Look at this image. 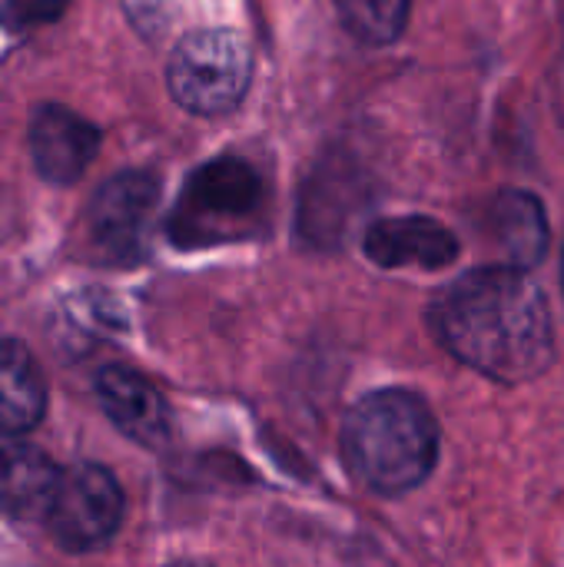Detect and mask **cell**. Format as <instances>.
Here are the masks:
<instances>
[{
  "label": "cell",
  "mask_w": 564,
  "mask_h": 567,
  "mask_svg": "<svg viewBox=\"0 0 564 567\" xmlns=\"http://www.w3.org/2000/svg\"><path fill=\"white\" fill-rule=\"evenodd\" d=\"M435 339L479 375L522 385L555 359V329L542 286L515 266H485L455 279L432 302Z\"/></svg>",
  "instance_id": "1"
},
{
  "label": "cell",
  "mask_w": 564,
  "mask_h": 567,
  "mask_svg": "<svg viewBox=\"0 0 564 567\" xmlns=\"http://www.w3.org/2000/svg\"><path fill=\"white\" fill-rule=\"evenodd\" d=\"M342 452L349 472L376 495H409L435 468L439 425L416 392L379 389L346 415Z\"/></svg>",
  "instance_id": "2"
},
{
  "label": "cell",
  "mask_w": 564,
  "mask_h": 567,
  "mask_svg": "<svg viewBox=\"0 0 564 567\" xmlns=\"http://www.w3.org/2000/svg\"><path fill=\"white\" fill-rule=\"evenodd\" d=\"M253 80V50L243 33L209 27L183 37L170 53L166 83L173 100L199 116L233 113Z\"/></svg>",
  "instance_id": "3"
},
{
  "label": "cell",
  "mask_w": 564,
  "mask_h": 567,
  "mask_svg": "<svg viewBox=\"0 0 564 567\" xmlns=\"http://www.w3.org/2000/svg\"><path fill=\"white\" fill-rule=\"evenodd\" d=\"M263 203V179L259 173L236 159L219 156L199 166L176 203L173 213V239L180 246H203L236 236V226L253 219Z\"/></svg>",
  "instance_id": "4"
},
{
  "label": "cell",
  "mask_w": 564,
  "mask_h": 567,
  "mask_svg": "<svg viewBox=\"0 0 564 567\" xmlns=\"http://www.w3.org/2000/svg\"><path fill=\"white\" fill-rule=\"evenodd\" d=\"M123 488L100 465H73L60 472L57 492L47 508V525L57 545L70 555L103 548L123 522Z\"/></svg>",
  "instance_id": "5"
},
{
  "label": "cell",
  "mask_w": 564,
  "mask_h": 567,
  "mask_svg": "<svg viewBox=\"0 0 564 567\" xmlns=\"http://www.w3.org/2000/svg\"><path fill=\"white\" fill-rule=\"evenodd\" d=\"M160 206V183L150 173L126 169L113 176L86 213V229L96 249L113 262H133L143 256Z\"/></svg>",
  "instance_id": "6"
},
{
  "label": "cell",
  "mask_w": 564,
  "mask_h": 567,
  "mask_svg": "<svg viewBox=\"0 0 564 567\" xmlns=\"http://www.w3.org/2000/svg\"><path fill=\"white\" fill-rule=\"evenodd\" d=\"M100 150V130L83 120L80 113L43 103L30 116V156L43 179L50 183H73L83 176V169L93 163Z\"/></svg>",
  "instance_id": "7"
},
{
  "label": "cell",
  "mask_w": 564,
  "mask_h": 567,
  "mask_svg": "<svg viewBox=\"0 0 564 567\" xmlns=\"http://www.w3.org/2000/svg\"><path fill=\"white\" fill-rule=\"evenodd\" d=\"M459 252L455 233L432 216H392L366 229V256L382 269H445Z\"/></svg>",
  "instance_id": "8"
},
{
  "label": "cell",
  "mask_w": 564,
  "mask_h": 567,
  "mask_svg": "<svg viewBox=\"0 0 564 567\" xmlns=\"http://www.w3.org/2000/svg\"><path fill=\"white\" fill-rule=\"evenodd\" d=\"M96 395L106 412V419L136 445L143 449H163L173 435L170 409L160 399V392L136 375L133 369L110 365L96 375Z\"/></svg>",
  "instance_id": "9"
},
{
  "label": "cell",
  "mask_w": 564,
  "mask_h": 567,
  "mask_svg": "<svg viewBox=\"0 0 564 567\" xmlns=\"http://www.w3.org/2000/svg\"><path fill=\"white\" fill-rule=\"evenodd\" d=\"M57 465L20 439H0V515L17 522L43 518L57 492Z\"/></svg>",
  "instance_id": "10"
},
{
  "label": "cell",
  "mask_w": 564,
  "mask_h": 567,
  "mask_svg": "<svg viewBox=\"0 0 564 567\" xmlns=\"http://www.w3.org/2000/svg\"><path fill=\"white\" fill-rule=\"evenodd\" d=\"M492 239L505 256V266L535 269L548 252V216L539 196L529 189H505L489 213Z\"/></svg>",
  "instance_id": "11"
},
{
  "label": "cell",
  "mask_w": 564,
  "mask_h": 567,
  "mask_svg": "<svg viewBox=\"0 0 564 567\" xmlns=\"http://www.w3.org/2000/svg\"><path fill=\"white\" fill-rule=\"evenodd\" d=\"M47 412V382L33 352L17 342H0V439H20L40 425Z\"/></svg>",
  "instance_id": "12"
},
{
  "label": "cell",
  "mask_w": 564,
  "mask_h": 567,
  "mask_svg": "<svg viewBox=\"0 0 564 567\" xmlns=\"http://www.w3.org/2000/svg\"><path fill=\"white\" fill-rule=\"evenodd\" d=\"M409 7L412 0H336L342 27L372 47L399 40L409 20Z\"/></svg>",
  "instance_id": "13"
},
{
  "label": "cell",
  "mask_w": 564,
  "mask_h": 567,
  "mask_svg": "<svg viewBox=\"0 0 564 567\" xmlns=\"http://www.w3.org/2000/svg\"><path fill=\"white\" fill-rule=\"evenodd\" d=\"M63 3L66 0H27V10L33 17H40V20H50V17H57L63 10Z\"/></svg>",
  "instance_id": "14"
},
{
  "label": "cell",
  "mask_w": 564,
  "mask_h": 567,
  "mask_svg": "<svg viewBox=\"0 0 564 567\" xmlns=\"http://www.w3.org/2000/svg\"><path fill=\"white\" fill-rule=\"evenodd\" d=\"M562 286H564V262H562Z\"/></svg>",
  "instance_id": "15"
}]
</instances>
